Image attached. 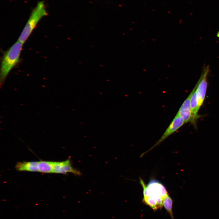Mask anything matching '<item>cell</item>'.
<instances>
[{
	"label": "cell",
	"mask_w": 219,
	"mask_h": 219,
	"mask_svg": "<svg viewBox=\"0 0 219 219\" xmlns=\"http://www.w3.org/2000/svg\"><path fill=\"white\" fill-rule=\"evenodd\" d=\"M140 181L143 188V201L154 210L162 208L163 199L168 195L165 187L156 181H151L147 186L141 178Z\"/></svg>",
	"instance_id": "cell-1"
},
{
	"label": "cell",
	"mask_w": 219,
	"mask_h": 219,
	"mask_svg": "<svg viewBox=\"0 0 219 219\" xmlns=\"http://www.w3.org/2000/svg\"><path fill=\"white\" fill-rule=\"evenodd\" d=\"M23 43L17 40L4 54L1 67L0 84L3 85L9 73L18 63Z\"/></svg>",
	"instance_id": "cell-2"
},
{
	"label": "cell",
	"mask_w": 219,
	"mask_h": 219,
	"mask_svg": "<svg viewBox=\"0 0 219 219\" xmlns=\"http://www.w3.org/2000/svg\"><path fill=\"white\" fill-rule=\"evenodd\" d=\"M48 15L43 1L39 2L32 11L29 18L18 40L23 44L31 34L39 21Z\"/></svg>",
	"instance_id": "cell-3"
},
{
	"label": "cell",
	"mask_w": 219,
	"mask_h": 219,
	"mask_svg": "<svg viewBox=\"0 0 219 219\" xmlns=\"http://www.w3.org/2000/svg\"><path fill=\"white\" fill-rule=\"evenodd\" d=\"M200 76L196 85V92L200 108L204 102L207 86V78L210 72V65L204 64L203 66Z\"/></svg>",
	"instance_id": "cell-4"
},
{
	"label": "cell",
	"mask_w": 219,
	"mask_h": 219,
	"mask_svg": "<svg viewBox=\"0 0 219 219\" xmlns=\"http://www.w3.org/2000/svg\"><path fill=\"white\" fill-rule=\"evenodd\" d=\"M185 123L184 120L177 113L161 138L149 150L143 153L141 155V157H142L154 148L161 143L165 139L177 130Z\"/></svg>",
	"instance_id": "cell-5"
},
{
	"label": "cell",
	"mask_w": 219,
	"mask_h": 219,
	"mask_svg": "<svg viewBox=\"0 0 219 219\" xmlns=\"http://www.w3.org/2000/svg\"><path fill=\"white\" fill-rule=\"evenodd\" d=\"M68 173L78 176L82 174L79 171L72 167L70 159L63 161L54 162L53 173L66 174Z\"/></svg>",
	"instance_id": "cell-6"
},
{
	"label": "cell",
	"mask_w": 219,
	"mask_h": 219,
	"mask_svg": "<svg viewBox=\"0 0 219 219\" xmlns=\"http://www.w3.org/2000/svg\"><path fill=\"white\" fill-rule=\"evenodd\" d=\"M192 92V91L184 101L177 113L184 120L185 123L191 122L190 101Z\"/></svg>",
	"instance_id": "cell-7"
},
{
	"label": "cell",
	"mask_w": 219,
	"mask_h": 219,
	"mask_svg": "<svg viewBox=\"0 0 219 219\" xmlns=\"http://www.w3.org/2000/svg\"><path fill=\"white\" fill-rule=\"evenodd\" d=\"M196 85L195 86L192 90L193 92L191 96L190 101V106L191 115V123L195 126H196V122L197 120L199 117L198 112L200 109L199 108L197 95L196 92Z\"/></svg>",
	"instance_id": "cell-8"
},
{
	"label": "cell",
	"mask_w": 219,
	"mask_h": 219,
	"mask_svg": "<svg viewBox=\"0 0 219 219\" xmlns=\"http://www.w3.org/2000/svg\"><path fill=\"white\" fill-rule=\"evenodd\" d=\"M38 162H17L15 166L19 171L38 172Z\"/></svg>",
	"instance_id": "cell-9"
},
{
	"label": "cell",
	"mask_w": 219,
	"mask_h": 219,
	"mask_svg": "<svg viewBox=\"0 0 219 219\" xmlns=\"http://www.w3.org/2000/svg\"><path fill=\"white\" fill-rule=\"evenodd\" d=\"M54 162L41 160L38 162V172L45 173H53Z\"/></svg>",
	"instance_id": "cell-10"
},
{
	"label": "cell",
	"mask_w": 219,
	"mask_h": 219,
	"mask_svg": "<svg viewBox=\"0 0 219 219\" xmlns=\"http://www.w3.org/2000/svg\"><path fill=\"white\" fill-rule=\"evenodd\" d=\"M173 201L169 195L167 196L163 199V205L168 212L172 219H174L172 211Z\"/></svg>",
	"instance_id": "cell-11"
},
{
	"label": "cell",
	"mask_w": 219,
	"mask_h": 219,
	"mask_svg": "<svg viewBox=\"0 0 219 219\" xmlns=\"http://www.w3.org/2000/svg\"><path fill=\"white\" fill-rule=\"evenodd\" d=\"M216 36L217 37L219 38V30L217 32Z\"/></svg>",
	"instance_id": "cell-12"
}]
</instances>
